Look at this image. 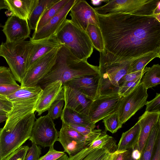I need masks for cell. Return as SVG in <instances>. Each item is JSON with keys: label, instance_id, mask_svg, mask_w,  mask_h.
<instances>
[{"label": "cell", "instance_id": "45", "mask_svg": "<svg viewBox=\"0 0 160 160\" xmlns=\"http://www.w3.org/2000/svg\"><path fill=\"white\" fill-rule=\"evenodd\" d=\"M68 125L83 136L86 137L91 133L93 130L90 128L83 126L70 124Z\"/></svg>", "mask_w": 160, "mask_h": 160}, {"label": "cell", "instance_id": "9", "mask_svg": "<svg viewBox=\"0 0 160 160\" xmlns=\"http://www.w3.org/2000/svg\"><path fill=\"white\" fill-rule=\"evenodd\" d=\"M58 132L53 120L47 114L35 121L29 140L38 146L50 147L58 141Z\"/></svg>", "mask_w": 160, "mask_h": 160}, {"label": "cell", "instance_id": "25", "mask_svg": "<svg viewBox=\"0 0 160 160\" xmlns=\"http://www.w3.org/2000/svg\"><path fill=\"white\" fill-rule=\"evenodd\" d=\"M58 141L62 145L64 152L69 157L73 156L89 145L85 142L79 141L58 132Z\"/></svg>", "mask_w": 160, "mask_h": 160}, {"label": "cell", "instance_id": "4", "mask_svg": "<svg viewBox=\"0 0 160 160\" xmlns=\"http://www.w3.org/2000/svg\"><path fill=\"white\" fill-rule=\"evenodd\" d=\"M33 112L26 115L15 125L0 129L1 159L4 160L29 139L35 118Z\"/></svg>", "mask_w": 160, "mask_h": 160}, {"label": "cell", "instance_id": "22", "mask_svg": "<svg viewBox=\"0 0 160 160\" xmlns=\"http://www.w3.org/2000/svg\"><path fill=\"white\" fill-rule=\"evenodd\" d=\"M140 131L141 126L137 122L130 129L123 132L116 150L121 151L132 148L138 142Z\"/></svg>", "mask_w": 160, "mask_h": 160}, {"label": "cell", "instance_id": "17", "mask_svg": "<svg viewBox=\"0 0 160 160\" xmlns=\"http://www.w3.org/2000/svg\"><path fill=\"white\" fill-rule=\"evenodd\" d=\"M63 88L62 83L57 80L46 86L43 89L35 106V111L40 116L48 110L59 97Z\"/></svg>", "mask_w": 160, "mask_h": 160}, {"label": "cell", "instance_id": "55", "mask_svg": "<svg viewBox=\"0 0 160 160\" xmlns=\"http://www.w3.org/2000/svg\"><path fill=\"white\" fill-rule=\"evenodd\" d=\"M153 15L157 20L160 22V13Z\"/></svg>", "mask_w": 160, "mask_h": 160}, {"label": "cell", "instance_id": "14", "mask_svg": "<svg viewBox=\"0 0 160 160\" xmlns=\"http://www.w3.org/2000/svg\"><path fill=\"white\" fill-rule=\"evenodd\" d=\"M63 99L65 106L80 113L88 115L93 100L74 89L63 86L59 99Z\"/></svg>", "mask_w": 160, "mask_h": 160}, {"label": "cell", "instance_id": "38", "mask_svg": "<svg viewBox=\"0 0 160 160\" xmlns=\"http://www.w3.org/2000/svg\"><path fill=\"white\" fill-rule=\"evenodd\" d=\"M145 111L150 112H160V94L156 93L155 97L151 100L147 101Z\"/></svg>", "mask_w": 160, "mask_h": 160}, {"label": "cell", "instance_id": "26", "mask_svg": "<svg viewBox=\"0 0 160 160\" xmlns=\"http://www.w3.org/2000/svg\"><path fill=\"white\" fill-rule=\"evenodd\" d=\"M58 0H38L28 22L31 30L35 31L38 23L44 12Z\"/></svg>", "mask_w": 160, "mask_h": 160}, {"label": "cell", "instance_id": "54", "mask_svg": "<svg viewBox=\"0 0 160 160\" xmlns=\"http://www.w3.org/2000/svg\"><path fill=\"white\" fill-rule=\"evenodd\" d=\"M0 114L3 115H7L8 113L4 110L3 109L0 107Z\"/></svg>", "mask_w": 160, "mask_h": 160}, {"label": "cell", "instance_id": "47", "mask_svg": "<svg viewBox=\"0 0 160 160\" xmlns=\"http://www.w3.org/2000/svg\"><path fill=\"white\" fill-rule=\"evenodd\" d=\"M131 155L132 158L136 160L139 159L141 153L136 148V145L132 148Z\"/></svg>", "mask_w": 160, "mask_h": 160}, {"label": "cell", "instance_id": "46", "mask_svg": "<svg viewBox=\"0 0 160 160\" xmlns=\"http://www.w3.org/2000/svg\"><path fill=\"white\" fill-rule=\"evenodd\" d=\"M151 160H160V136L157 141Z\"/></svg>", "mask_w": 160, "mask_h": 160}, {"label": "cell", "instance_id": "35", "mask_svg": "<svg viewBox=\"0 0 160 160\" xmlns=\"http://www.w3.org/2000/svg\"><path fill=\"white\" fill-rule=\"evenodd\" d=\"M64 101L59 99L55 101L48 110V114L52 120H55L60 117L62 111Z\"/></svg>", "mask_w": 160, "mask_h": 160}, {"label": "cell", "instance_id": "21", "mask_svg": "<svg viewBox=\"0 0 160 160\" xmlns=\"http://www.w3.org/2000/svg\"><path fill=\"white\" fill-rule=\"evenodd\" d=\"M61 119L62 122L67 124L83 126L94 129L96 124L93 123L88 115L82 114L64 106Z\"/></svg>", "mask_w": 160, "mask_h": 160}, {"label": "cell", "instance_id": "28", "mask_svg": "<svg viewBox=\"0 0 160 160\" xmlns=\"http://www.w3.org/2000/svg\"><path fill=\"white\" fill-rule=\"evenodd\" d=\"M141 82L148 89L154 87L160 83V65L154 64L145 73Z\"/></svg>", "mask_w": 160, "mask_h": 160}, {"label": "cell", "instance_id": "23", "mask_svg": "<svg viewBox=\"0 0 160 160\" xmlns=\"http://www.w3.org/2000/svg\"><path fill=\"white\" fill-rule=\"evenodd\" d=\"M42 91V89L38 86L21 87L6 98L12 102L23 100L38 101Z\"/></svg>", "mask_w": 160, "mask_h": 160}, {"label": "cell", "instance_id": "51", "mask_svg": "<svg viewBox=\"0 0 160 160\" xmlns=\"http://www.w3.org/2000/svg\"><path fill=\"white\" fill-rule=\"evenodd\" d=\"M159 13H160V2L158 3L156 8L155 9L153 12V15Z\"/></svg>", "mask_w": 160, "mask_h": 160}, {"label": "cell", "instance_id": "1", "mask_svg": "<svg viewBox=\"0 0 160 160\" xmlns=\"http://www.w3.org/2000/svg\"><path fill=\"white\" fill-rule=\"evenodd\" d=\"M97 14L104 47L100 52L99 66L133 59L150 52L160 53V22L154 15Z\"/></svg>", "mask_w": 160, "mask_h": 160}, {"label": "cell", "instance_id": "19", "mask_svg": "<svg viewBox=\"0 0 160 160\" xmlns=\"http://www.w3.org/2000/svg\"><path fill=\"white\" fill-rule=\"evenodd\" d=\"M27 64V70L37 60L61 45L53 38L33 42Z\"/></svg>", "mask_w": 160, "mask_h": 160}, {"label": "cell", "instance_id": "2", "mask_svg": "<svg viewBox=\"0 0 160 160\" xmlns=\"http://www.w3.org/2000/svg\"><path fill=\"white\" fill-rule=\"evenodd\" d=\"M98 73V66L89 64L87 60L78 59L65 46L61 45L53 64L37 86L43 89L47 85L57 80L61 81L63 84L77 77Z\"/></svg>", "mask_w": 160, "mask_h": 160}, {"label": "cell", "instance_id": "48", "mask_svg": "<svg viewBox=\"0 0 160 160\" xmlns=\"http://www.w3.org/2000/svg\"><path fill=\"white\" fill-rule=\"evenodd\" d=\"M109 0H92L91 1V2L92 4L93 5L97 6L101 4L102 2H107L109 1Z\"/></svg>", "mask_w": 160, "mask_h": 160}, {"label": "cell", "instance_id": "3", "mask_svg": "<svg viewBox=\"0 0 160 160\" xmlns=\"http://www.w3.org/2000/svg\"><path fill=\"white\" fill-rule=\"evenodd\" d=\"M52 38L80 60H87L93 52V47L86 32L71 20L66 19Z\"/></svg>", "mask_w": 160, "mask_h": 160}, {"label": "cell", "instance_id": "15", "mask_svg": "<svg viewBox=\"0 0 160 160\" xmlns=\"http://www.w3.org/2000/svg\"><path fill=\"white\" fill-rule=\"evenodd\" d=\"M99 79L98 73L75 78L65 82L62 85L78 91L93 101L98 97Z\"/></svg>", "mask_w": 160, "mask_h": 160}, {"label": "cell", "instance_id": "36", "mask_svg": "<svg viewBox=\"0 0 160 160\" xmlns=\"http://www.w3.org/2000/svg\"><path fill=\"white\" fill-rule=\"evenodd\" d=\"M9 68L0 67V84H17Z\"/></svg>", "mask_w": 160, "mask_h": 160}, {"label": "cell", "instance_id": "30", "mask_svg": "<svg viewBox=\"0 0 160 160\" xmlns=\"http://www.w3.org/2000/svg\"><path fill=\"white\" fill-rule=\"evenodd\" d=\"M156 58H160V53L152 52L134 59L130 64L127 73L142 70L149 62Z\"/></svg>", "mask_w": 160, "mask_h": 160}, {"label": "cell", "instance_id": "31", "mask_svg": "<svg viewBox=\"0 0 160 160\" xmlns=\"http://www.w3.org/2000/svg\"><path fill=\"white\" fill-rule=\"evenodd\" d=\"M102 120L106 132L108 131L114 133L122 126L117 111L106 116Z\"/></svg>", "mask_w": 160, "mask_h": 160}, {"label": "cell", "instance_id": "27", "mask_svg": "<svg viewBox=\"0 0 160 160\" xmlns=\"http://www.w3.org/2000/svg\"><path fill=\"white\" fill-rule=\"evenodd\" d=\"M69 0H58L43 13L37 24L35 32L37 31L47 24L58 13Z\"/></svg>", "mask_w": 160, "mask_h": 160}, {"label": "cell", "instance_id": "10", "mask_svg": "<svg viewBox=\"0 0 160 160\" xmlns=\"http://www.w3.org/2000/svg\"><path fill=\"white\" fill-rule=\"evenodd\" d=\"M59 47L55 48L41 57L27 70L20 83L21 87L38 85L53 64Z\"/></svg>", "mask_w": 160, "mask_h": 160}, {"label": "cell", "instance_id": "12", "mask_svg": "<svg viewBox=\"0 0 160 160\" xmlns=\"http://www.w3.org/2000/svg\"><path fill=\"white\" fill-rule=\"evenodd\" d=\"M70 12L71 21L82 30L86 31L89 24L99 28L97 13L86 1L76 0Z\"/></svg>", "mask_w": 160, "mask_h": 160}, {"label": "cell", "instance_id": "43", "mask_svg": "<svg viewBox=\"0 0 160 160\" xmlns=\"http://www.w3.org/2000/svg\"><path fill=\"white\" fill-rule=\"evenodd\" d=\"M132 149L119 151L116 150L113 152L112 160H127L131 154Z\"/></svg>", "mask_w": 160, "mask_h": 160}, {"label": "cell", "instance_id": "7", "mask_svg": "<svg viewBox=\"0 0 160 160\" xmlns=\"http://www.w3.org/2000/svg\"><path fill=\"white\" fill-rule=\"evenodd\" d=\"M133 59L98 66L99 79L98 97L118 93L120 87L119 81L127 73L130 64Z\"/></svg>", "mask_w": 160, "mask_h": 160}, {"label": "cell", "instance_id": "57", "mask_svg": "<svg viewBox=\"0 0 160 160\" xmlns=\"http://www.w3.org/2000/svg\"><path fill=\"white\" fill-rule=\"evenodd\" d=\"M0 160H2L1 159V148L0 145Z\"/></svg>", "mask_w": 160, "mask_h": 160}, {"label": "cell", "instance_id": "40", "mask_svg": "<svg viewBox=\"0 0 160 160\" xmlns=\"http://www.w3.org/2000/svg\"><path fill=\"white\" fill-rule=\"evenodd\" d=\"M149 68L150 67H145L142 70L140 71L126 74L119 81L120 86L124 82L134 80L143 76Z\"/></svg>", "mask_w": 160, "mask_h": 160}, {"label": "cell", "instance_id": "41", "mask_svg": "<svg viewBox=\"0 0 160 160\" xmlns=\"http://www.w3.org/2000/svg\"><path fill=\"white\" fill-rule=\"evenodd\" d=\"M20 88L18 84H0V96L6 98Z\"/></svg>", "mask_w": 160, "mask_h": 160}, {"label": "cell", "instance_id": "18", "mask_svg": "<svg viewBox=\"0 0 160 160\" xmlns=\"http://www.w3.org/2000/svg\"><path fill=\"white\" fill-rule=\"evenodd\" d=\"M160 112H150L145 111L139 117L138 122L141 126V131L136 148L141 153L148 138L151 129L160 118Z\"/></svg>", "mask_w": 160, "mask_h": 160}, {"label": "cell", "instance_id": "34", "mask_svg": "<svg viewBox=\"0 0 160 160\" xmlns=\"http://www.w3.org/2000/svg\"><path fill=\"white\" fill-rule=\"evenodd\" d=\"M110 149L103 147L96 149L82 160H102L110 153Z\"/></svg>", "mask_w": 160, "mask_h": 160}, {"label": "cell", "instance_id": "39", "mask_svg": "<svg viewBox=\"0 0 160 160\" xmlns=\"http://www.w3.org/2000/svg\"><path fill=\"white\" fill-rule=\"evenodd\" d=\"M42 153L41 148L35 143L29 147L25 160H38Z\"/></svg>", "mask_w": 160, "mask_h": 160}, {"label": "cell", "instance_id": "58", "mask_svg": "<svg viewBox=\"0 0 160 160\" xmlns=\"http://www.w3.org/2000/svg\"><path fill=\"white\" fill-rule=\"evenodd\" d=\"M3 27V25L2 24V23H0V28H2Z\"/></svg>", "mask_w": 160, "mask_h": 160}, {"label": "cell", "instance_id": "20", "mask_svg": "<svg viewBox=\"0 0 160 160\" xmlns=\"http://www.w3.org/2000/svg\"><path fill=\"white\" fill-rule=\"evenodd\" d=\"M12 15L28 20L38 0H4Z\"/></svg>", "mask_w": 160, "mask_h": 160}, {"label": "cell", "instance_id": "24", "mask_svg": "<svg viewBox=\"0 0 160 160\" xmlns=\"http://www.w3.org/2000/svg\"><path fill=\"white\" fill-rule=\"evenodd\" d=\"M160 136V118L152 127L146 144L138 160H151L156 144Z\"/></svg>", "mask_w": 160, "mask_h": 160}, {"label": "cell", "instance_id": "52", "mask_svg": "<svg viewBox=\"0 0 160 160\" xmlns=\"http://www.w3.org/2000/svg\"><path fill=\"white\" fill-rule=\"evenodd\" d=\"M113 152H111L108 154L102 160H112L113 157Z\"/></svg>", "mask_w": 160, "mask_h": 160}, {"label": "cell", "instance_id": "16", "mask_svg": "<svg viewBox=\"0 0 160 160\" xmlns=\"http://www.w3.org/2000/svg\"><path fill=\"white\" fill-rule=\"evenodd\" d=\"M2 28V31L6 37V42L25 40L30 38L31 29L28 20L14 15L8 17Z\"/></svg>", "mask_w": 160, "mask_h": 160}, {"label": "cell", "instance_id": "11", "mask_svg": "<svg viewBox=\"0 0 160 160\" xmlns=\"http://www.w3.org/2000/svg\"><path fill=\"white\" fill-rule=\"evenodd\" d=\"M121 98L118 93L99 96L93 101L89 111L88 116L91 121L96 124L117 111Z\"/></svg>", "mask_w": 160, "mask_h": 160}, {"label": "cell", "instance_id": "5", "mask_svg": "<svg viewBox=\"0 0 160 160\" xmlns=\"http://www.w3.org/2000/svg\"><path fill=\"white\" fill-rule=\"evenodd\" d=\"M32 42L24 40L2 42L0 56L6 60L15 80L21 83L27 71L29 54Z\"/></svg>", "mask_w": 160, "mask_h": 160}, {"label": "cell", "instance_id": "37", "mask_svg": "<svg viewBox=\"0 0 160 160\" xmlns=\"http://www.w3.org/2000/svg\"><path fill=\"white\" fill-rule=\"evenodd\" d=\"M29 147L22 146L7 157L5 160H25Z\"/></svg>", "mask_w": 160, "mask_h": 160}, {"label": "cell", "instance_id": "56", "mask_svg": "<svg viewBox=\"0 0 160 160\" xmlns=\"http://www.w3.org/2000/svg\"><path fill=\"white\" fill-rule=\"evenodd\" d=\"M131 153H132V152H131V154H130V155L128 157V158H127V160H136L134 159H133L132 158V155H131Z\"/></svg>", "mask_w": 160, "mask_h": 160}, {"label": "cell", "instance_id": "32", "mask_svg": "<svg viewBox=\"0 0 160 160\" xmlns=\"http://www.w3.org/2000/svg\"><path fill=\"white\" fill-rule=\"evenodd\" d=\"M59 132L73 139L85 142L89 146L91 144L87 139V136H83L68 124L63 122L62 127Z\"/></svg>", "mask_w": 160, "mask_h": 160}, {"label": "cell", "instance_id": "8", "mask_svg": "<svg viewBox=\"0 0 160 160\" xmlns=\"http://www.w3.org/2000/svg\"><path fill=\"white\" fill-rule=\"evenodd\" d=\"M147 90L141 82L130 93L121 98L117 111L122 124L145 105L148 96Z\"/></svg>", "mask_w": 160, "mask_h": 160}, {"label": "cell", "instance_id": "50", "mask_svg": "<svg viewBox=\"0 0 160 160\" xmlns=\"http://www.w3.org/2000/svg\"><path fill=\"white\" fill-rule=\"evenodd\" d=\"M8 119V117L7 115L0 114V123L4 121H6Z\"/></svg>", "mask_w": 160, "mask_h": 160}, {"label": "cell", "instance_id": "44", "mask_svg": "<svg viewBox=\"0 0 160 160\" xmlns=\"http://www.w3.org/2000/svg\"><path fill=\"white\" fill-rule=\"evenodd\" d=\"M0 107L8 114L12 109V104L7 98L0 96Z\"/></svg>", "mask_w": 160, "mask_h": 160}, {"label": "cell", "instance_id": "49", "mask_svg": "<svg viewBox=\"0 0 160 160\" xmlns=\"http://www.w3.org/2000/svg\"><path fill=\"white\" fill-rule=\"evenodd\" d=\"M3 9H8L7 7L5 2V0H0V11Z\"/></svg>", "mask_w": 160, "mask_h": 160}, {"label": "cell", "instance_id": "29", "mask_svg": "<svg viewBox=\"0 0 160 160\" xmlns=\"http://www.w3.org/2000/svg\"><path fill=\"white\" fill-rule=\"evenodd\" d=\"M86 32L88 34L93 47L99 52L104 50V44L100 28L95 25L89 24Z\"/></svg>", "mask_w": 160, "mask_h": 160}, {"label": "cell", "instance_id": "13", "mask_svg": "<svg viewBox=\"0 0 160 160\" xmlns=\"http://www.w3.org/2000/svg\"><path fill=\"white\" fill-rule=\"evenodd\" d=\"M76 0H69L63 8L44 26L34 32L30 41L35 42L52 38L66 20L67 16Z\"/></svg>", "mask_w": 160, "mask_h": 160}, {"label": "cell", "instance_id": "6", "mask_svg": "<svg viewBox=\"0 0 160 160\" xmlns=\"http://www.w3.org/2000/svg\"><path fill=\"white\" fill-rule=\"evenodd\" d=\"M160 0H112L103 6L94 8L96 12L104 15L115 13L151 16Z\"/></svg>", "mask_w": 160, "mask_h": 160}, {"label": "cell", "instance_id": "59", "mask_svg": "<svg viewBox=\"0 0 160 160\" xmlns=\"http://www.w3.org/2000/svg\"><path fill=\"white\" fill-rule=\"evenodd\" d=\"M4 160H5V159Z\"/></svg>", "mask_w": 160, "mask_h": 160}, {"label": "cell", "instance_id": "42", "mask_svg": "<svg viewBox=\"0 0 160 160\" xmlns=\"http://www.w3.org/2000/svg\"><path fill=\"white\" fill-rule=\"evenodd\" d=\"M53 146L54 145L50 147L47 153L38 160H56L65 154L64 152L55 150Z\"/></svg>", "mask_w": 160, "mask_h": 160}, {"label": "cell", "instance_id": "53", "mask_svg": "<svg viewBox=\"0 0 160 160\" xmlns=\"http://www.w3.org/2000/svg\"><path fill=\"white\" fill-rule=\"evenodd\" d=\"M56 160H68V157L66 154H65Z\"/></svg>", "mask_w": 160, "mask_h": 160}, {"label": "cell", "instance_id": "33", "mask_svg": "<svg viewBox=\"0 0 160 160\" xmlns=\"http://www.w3.org/2000/svg\"><path fill=\"white\" fill-rule=\"evenodd\" d=\"M142 77L134 80L126 82L121 84L120 86L118 94L121 97L128 94L141 82Z\"/></svg>", "mask_w": 160, "mask_h": 160}]
</instances>
